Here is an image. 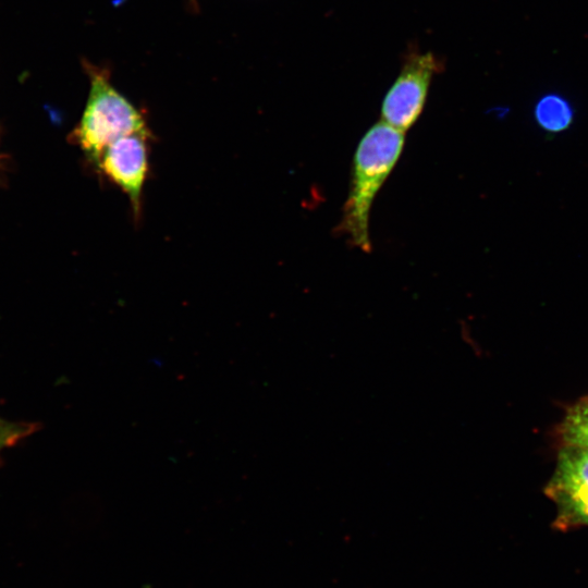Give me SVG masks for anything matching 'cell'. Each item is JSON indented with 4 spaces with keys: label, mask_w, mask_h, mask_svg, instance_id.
<instances>
[{
    "label": "cell",
    "mask_w": 588,
    "mask_h": 588,
    "mask_svg": "<svg viewBox=\"0 0 588 588\" xmlns=\"http://www.w3.org/2000/svg\"><path fill=\"white\" fill-rule=\"evenodd\" d=\"M404 142V132L380 120L365 133L356 148L338 232L364 253L371 252L369 217L373 199L397 162Z\"/></svg>",
    "instance_id": "1"
},
{
    "label": "cell",
    "mask_w": 588,
    "mask_h": 588,
    "mask_svg": "<svg viewBox=\"0 0 588 588\" xmlns=\"http://www.w3.org/2000/svg\"><path fill=\"white\" fill-rule=\"evenodd\" d=\"M151 133H133L108 145L95 166L127 196L138 217L143 186L148 174V140Z\"/></svg>",
    "instance_id": "5"
},
{
    "label": "cell",
    "mask_w": 588,
    "mask_h": 588,
    "mask_svg": "<svg viewBox=\"0 0 588 588\" xmlns=\"http://www.w3.org/2000/svg\"><path fill=\"white\" fill-rule=\"evenodd\" d=\"M564 446L588 449V397L572 405L560 427Z\"/></svg>",
    "instance_id": "7"
},
{
    "label": "cell",
    "mask_w": 588,
    "mask_h": 588,
    "mask_svg": "<svg viewBox=\"0 0 588 588\" xmlns=\"http://www.w3.org/2000/svg\"><path fill=\"white\" fill-rule=\"evenodd\" d=\"M188 2H193V3H195V0H188Z\"/></svg>",
    "instance_id": "9"
},
{
    "label": "cell",
    "mask_w": 588,
    "mask_h": 588,
    "mask_svg": "<svg viewBox=\"0 0 588 588\" xmlns=\"http://www.w3.org/2000/svg\"><path fill=\"white\" fill-rule=\"evenodd\" d=\"M84 64L90 88L74 137L95 166L112 142L133 133L149 134L150 131L142 112L113 86L110 71L88 62Z\"/></svg>",
    "instance_id": "2"
},
{
    "label": "cell",
    "mask_w": 588,
    "mask_h": 588,
    "mask_svg": "<svg viewBox=\"0 0 588 588\" xmlns=\"http://www.w3.org/2000/svg\"><path fill=\"white\" fill-rule=\"evenodd\" d=\"M38 427L36 422L12 421L0 417V453L33 434Z\"/></svg>",
    "instance_id": "8"
},
{
    "label": "cell",
    "mask_w": 588,
    "mask_h": 588,
    "mask_svg": "<svg viewBox=\"0 0 588 588\" xmlns=\"http://www.w3.org/2000/svg\"><path fill=\"white\" fill-rule=\"evenodd\" d=\"M575 110L569 100L558 93H547L534 106V119L544 132L556 134L571 127Z\"/></svg>",
    "instance_id": "6"
},
{
    "label": "cell",
    "mask_w": 588,
    "mask_h": 588,
    "mask_svg": "<svg viewBox=\"0 0 588 588\" xmlns=\"http://www.w3.org/2000/svg\"><path fill=\"white\" fill-rule=\"evenodd\" d=\"M444 70V61L433 52H420L409 45L402 66L381 105V121L408 131L420 117L434 75Z\"/></svg>",
    "instance_id": "3"
},
{
    "label": "cell",
    "mask_w": 588,
    "mask_h": 588,
    "mask_svg": "<svg viewBox=\"0 0 588 588\" xmlns=\"http://www.w3.org/2000/svg\"><path fill=\"white\" fill-rule=\"evenodd\" d=\"M544 492L556 505V529L588 526V449L564 446Z\"/></svg>",
    "instance_id": "4"
}]
</instances>
